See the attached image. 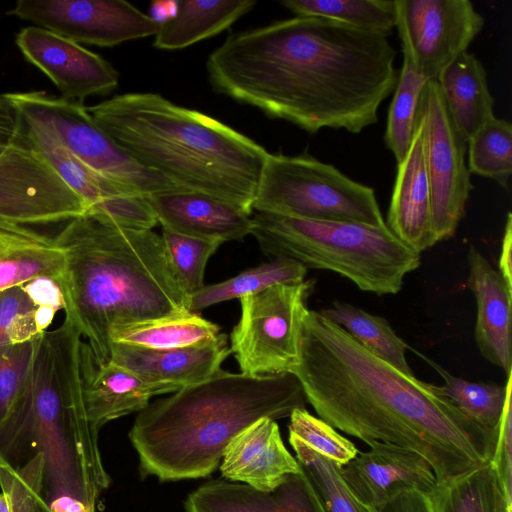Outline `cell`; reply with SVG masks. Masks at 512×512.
<instances>
[{
    "instance_id": "1",
    "label": "cell",
    "mask_w": 512,
    "mask_h": 512,
    "mask_svg": "<svg viewBox=\"0 0 512 512\" xmlns=\"http://www.w3.org/2000/svg\"><path fill=\"white\" fill-rule=\"evenodd\" d=\"M396 50L383 35L295 16L231 33L207 60L213 89L315 134L378 121L394 91Z\"/></svg>"
},
{
    "instance_id": "2",
    "label": "cell",
    "mask_w": 512,
    "mask_h": 512,
    "mask_svg": "<svg viewBox=\"0 0 512 512\" xmlns=\"http://www.w3.org/2000/svg\"><path fill=\"white\" fill-rule=\"evenodd\" d=\"M320 419L367 443L421 455L437 483L491 462L497 431L478 425L444 394L369 352L346 330L307 310L292 373Z\"/></svg>"
},
{
    "instance_id": "3",
    "label": "cell",
    "mask_w": 512,
    "mask_h": 512,
    "mask_svg": "<svg viewBox=\"0 0 512 512\" xmlns=\"http://www.w3.org/2000/svg\"><path fill=\"white\" fill-rule=\"evenodd\" d=\"M65 255L60 287L66 319L95 359L110 360L113 328L189 310L161 236L116 226L92 214L74 218L52 239Z\"/></svg>"
},
{
    "instance_id": "4",
    "label": "cell",
    "mask_w": 512,
    "mask_h": 512,
    "mask_svg": "<svg viewBox=\"0 0 512 512\" xmlns=\"http://www.w3.org/2000/svg\"><path fill=\"white\" fill-rule=\"evenodd\" d=\"M86 109L144 168L183 191L208 195L252 214L269 154L254 140L156 93L116 95Z\"/></svg>"
},
{
    "instance_id": "5",
    "label": "cell",
    "mask_w": 512,
    "mask_h": 512,
    "mask_svg": "<svg viewBox=\"0 0 512 512\" xmlns=\"http://www.w3.org/2000/svg\"><path fill=\"white\" fill-rule=\"evenodd\" d=\"M307 403L291 373L250 376L218 370L139 412L129 438L142 473L162 481L208 476L229 442L253 422L289 417Z\"/></svg>"
},
{
    "instance_id": "6",
    "label": "cell",
    "mask_w": 512,
    "mask_h": 512,
    "mask_svg": "<svg viewBox=\"0 0 512 512\" xmlns=\"http://www.w3.org/2000/svg\"><path fill=\"white\" fill-rule=\"evenodd\" d=\"M81 337L66 318L40 336L28 383L0 432V453L7 459L30 444L44 457V488L52 496L69 494L86 502L73 443L77 449H89L98 434L84 407Z\"/></svg>"
},
{
    "instance_id": "7",
    "label": "cell",
    "mask_w": 512,
    "mask_h": 512,
    "mask_svg": "<svg viewBox=\"0 0 512 512\" xmlns=\"http://www.w3.org/2000/svg\"><path fill=\"white\" fill-rule=\"evenodd\" d=\"M251 234L267 255L333 271L360 290L378 295L398 293L404 277L421 261L420 253L387 226L256 212Z\"/></svg>"
},
{
    "instance_id": "8",
    "label": "cell",
    "mask_w": 512,
    "mask_h": 512,
    "mask_svg": "<svg viewBox=\"0 0 512 512\" xmlns=\"http://www.w3.org/2000/svg\"><path fill=\"white\" fill-rule=\"evenodd\" d=\"M253 210L310 220L386 226L373 188L306 153L268 154Z\"/></svg>"
},
{
    "instance_id": "9",
    "label": "cell",
    "mask_w": 512,
    "mask_h": 512,
    "mask_svg": "<svg viewBox=\"0 0 512 512\" xmlns=\"http://www.w3.org/2000/svg\"><path fill=\"white\" fill-rule=\"evenodd\" d=\"M6 95L22 117L44 126L75 158L100 176L145 197L183 191L128 155L96 124L83 103L44 91Z\"/></svg>"
},
{
    "instance_id": "10",
    "label": "cell",
    "mask_w": 512,
    "mask_h": 512,
    "mask_svg": "<svg viewBox=\"0 0 512 512\" xmlns=\"http://www.w3.org/2000/svg\"><path fill=\"white\" fill-rule=\"evenodd\" d=\"M313 281L279 284L240 299L241 316L230 335V350L241 373H292L299 361L302 319Z\"/></svg>"
},
{
    "instance_id": "11",
    "label": "cell",
    "mask_w": 512,
    "mask_h": 512,
    "mask_svg": "<svg viewBox=\"0 0 512 512\" xmlns=\"http://www.w3.org/2000/svg\"><path fill=\"white\" fill-rule=\"evenodd\" d=\"M88 211L21 126L12 141L0 144V230L31 234L29 226L70 221Z\"/></svg>"
},
{
    "instance_id": "12",
    "label": "cell",
    "mask_w": 512,
    "mask_h": 512,
    "mask_svg": "<svg viewBox=\"0 0 512 512\" xmlns=\"http://www.w3.org/2000/svg\"><path fill=\"white\" fill-rule=\"evenodd\" d=\"M416 121L422 129L432 228L438 242L455 233L473 188L471 173L465 163L467 140L452 121L436 81L425 84Z\"/></svg>"
},
{
    "instance_id": "13",
    "label": "cell",
    "mask_w": 512,
    "mask_h": 512,
    "mask_svg": "<svg viewBox=\"0 0 512 512\" xmlns=\"http://www.w3.org/2000/svg\"><path fill=\"white\" fill-rule=\"evenodd\" d=\"M397 15L402 53L428 81L437 82L484 26L469 0H397Z\"/></svg>"
},
{
    "instance_id": "14",
    "label": "cell",
    "mask_w": 512,
    "mask_h": 512,
    "mask_svg": "<svg viewBox=\"0 0 512 512\" xmlns=\"http://www.w3.org/2000/svg\"><path fill=\"white\" fill-rule=\"evenodd\" d=\"M7 13L78 44L100 47L156 35L160 29L123 0H19Z\"/></svg>"
},
{
    "instance_id": "15",
    "label": "cell",
    "mask_w": 512,
    "mask_h": 512,
    "mask_svg": "<svg viewBox=\"0 0 512 512\" xmlns=\"http://www.w3.org/2000/svg\"><path fill=\"white\" fill-rule=\"evenodd\" d=\"M15 43L65 100L83 103L89 96L108 94L118 86L119 75L109 62L59 34L27 26L17 33Z\"/></svg>"
},
{
    "instance_id": "16",
    "label": "cell",
    "mask_w": 512,
    "mask_h": 512,
    "mask_svg": "<svg viewBox=\"0 0 512 512\" xmlns=\"http://www.w3.org/2000/svg\"><path fill=\"white\" fill-rule=\"evenodd\" d=\"M366 444L368 451H358L341 467L343 479L365 507H381L407 491L430 493L436 486L431 466L418 453L376 440Z\"/></svg>"
},
{
    "instance_id": "17",
    "label": "cell",
    "mask_w": 512,
    "mask_h": 512,
    "mask_svg": "<svg viewBox=\"0 0 512 512\" xmlns=\"http://www.w3.org/2000/svg\"><path fill=\"white\" fill-rule=\"evenodd\" d=\"M80 373L86 416L98 434L107 422L145 409L152 397L179 389L146 381L111 361L97 362L87 342L81 341Z\"/></svg>"
},
{
    "instance_id": "18",
    "label": "cell",
    "mask_w": 512,
    "mask_h": 512,
    "mask_svg": "<svg viewBox=\"0 0 512 512\" xmlns=\"http://www.w3.org/2000/svg\"><path fill=\"white\" fill-rule=\"evenodd\" d=\"M186 512H325L306 473L288 474L271 491L228 481H211L192 492Z\"/></svg>"
},
{
    "instance_id": "19",
    "label": "cell",
    "mask_w": 512,
    "mask_h": 512,
    "mask_svg": "<svg viewBox=\"0 0 512 512\" xmlns=\"http://www.w3.org/2000/svg\"><path fill=\"white\" fill-rule=\"evenodd\" d=\"M223 477L257 490L271 491L288 474L301 471L285 447L275 420L261 418L239 432L227 445L220 465Z\"/></svg>"
},
{
    "instance_id": "20",
    "label": "cell",
    "mask_w": 512,
    "mask_h": 512,
    "mask_svg": "<svg viewBox=\"0 0 512 512\" xmlns=\"http://www.w3.org/2000/svg\"><path fill=\"white\" fill-rule=\"evenodd\" d=\"M230 354L227 335L220 333L212 343L178 349L157 350L111 343L109 361L146 381L181 389L211 377Z\"/></svg>"
},
{
    "instance_id": "21",
    "label": "cell",
    "mask_w": 512,
    "mask_h": 512,
    "mask_svg": "<svg viewBox=\"0 0 512 512\" xmlns=\"http://www.w3.org/2000/svg\"><path fill=\"white\" fill-rule=\"evenodd\" d=\"M147 198L162 228L179 234L223 243L252 232L251 215L208 195L175 191Z\"/></svg>"
},
{
    "instance_id": "22",
    "label": "cell",
    "mask_w": 512,
    "mask_h": 512,
    "mask_svg": "<svg viewBox=\"0 0 512 512\" xmlns=\"http://www.w3.org/2000/svg\"><path fill=\"white\" fill-rule=\"evenodd\" d=\"M385 224L400 241L419 253L436 243L423 156L422 129L417 121L408 151L403 160L397 163Z\"/></svg>"
},
{
    "instance_id": "23",
    "label": "cell",
    "mask_w": 512,
    "mask_h": 512,
    "mask_svg": "<svg viewBox=\"0 0 512 512\" xmlns=\"http://www.w3.org/2000/svg\"><path fill=\"white\" fill-rule=\"evenodd\" d=\"M469 277L467 286L477 303L475 339L484 358L510 373L511 358V297L500 272L474 247L468 251Z\"/></svg>"
},
{
    "instance_id": "24",
    "label": "cell",
    "mask_w": 512,
    "mask_h": 512,
    "mask_svg": "<svg viewBox=\"0 0 512 512\" xmlns=\"http://www.w3.org/2000/svg\"><path fill=\"white\" fill-rule=\"evenodd\" d=\"M437 82L452 121L467 141L495 116L487 72L474 54H460Z\"/></svg>"
},
{
    "instance_id": "25",
    "label": "cell",
    "mask_w": 512,
    "mask_h": 512,
    "mask_svg": "<svg viewBox=\"0 0 512 512\" xmlns=\"http://www.w3.org/2000/svg\"><path fill=\"white\" fill-rule=\"evenodd\" d=\"M255 0L178 1L175 16L160 25L153 45L178 50L228 29L251 11Z\"/></svg>"
},
{
    "instance_id": "26",
    "label": "cell",
    "mask_w": 512,
    "mask_h": 512,
    "mask_svg": "<svg viewBox=\"0 0 512 512\" xmlns=\"http://www.w3.org/2000/svg\"><path fill=\"white\" fill-rule=\"evenodd\" d=\"M65 267L64 252L52 239L35 232L0 230V292L38 277H49L60 284Z\"/></svg>"
},
{
    "instance_id": "27",
    "label": "cell",
    "mask_w": 512,
    "mask_h": 512,
    "mask_svg": "<svg viewBox=\"0 0 512 512\" xmlns=\"http://www.w3.org/2000/svg\"><path fill=\"white\" fill-rule=\"evenodd\" d=\"M219 335L218 325L196 312L184 311L113 328L110 340L111 343L166 350L209 344Z\"/></svg>"
},
{
    "instance_id": "28",
    "label": "cell",
    "mask_w": 512,
    "mask_h": 512,
    "mask_svg": "<svg viewBox=\"0 0 512 512\" xmlns=\"http://www.w3.org/2000/svg\"><path fill=\"white\" fill-rule=\"evenodd\" d=\"M429 494L433 512H512L491 462L437 483Z\"/></svg>"
},
{
    "instance_id": "29",
    "label": "cell",
    "mask_w": 512,
    "mask_h": 512,
    "mask_svg": "<svg viewBox=\"0 0 512 512\" xmlns=\"http://www.w3.org/2000/svg\"><path fill=\"white\" fill-rule=\"evenodd\" d=\"M307 268L300 262L275 257L272 261L247 269L225 281L204 285L189 296V310L198 313L211 305L241 299L279 284H296L305 280Z\"/></svg>"
},
{
    "instance_id": "30",
    "label": "cell",
    "mask_w": 512,
    "mask_h": 512,
    "mask_svg": "<svg viewBox=\"0 0 512 512\" xmlns=\"http://www.w3.org/2000/svg\"><path fill=\"white\" fill-rule=\"evenodd\" d=\"M319 312L346 330L372 354L400 371L414 375L406 359L408 345L385 318L337 300L329 308Z\"/></svg>"
},
{
    "instance_id": "31",
    "label": "cell",
    "mask_w": 512,
    "mask_h": 512,
    "mask_svg": "<svg viewBox=\"0 0 512 512\" xmlns=\"http://www.w3.org/2000/svg\"><path fill=\"white\" fill-rule=\"evenodd\" d=\"M296 16L330 19L388 37L397 25V0H283Z\"/></svg>"
},
{
    "instance_id": "32",
    "label": "cell",
    "mask_w": 512,
    "mask_h": 512,
    "mask_svg": "<svg viewBox=\"0 0 512 512\" xmlns=\"http://www.w3.org/2000/svg\"><path fill=\"white\" fill-rule=\"evenodd\" d=\"M427 81L415 68L411 59L403 54V63L389 107L384 134L385 144L397 163L405 157L413 138L418 104Z\"/></svg>"
},
{
    "instance_id": "33",
    "label": "cell",
    "mask_w": 512,
    "mask_h": 512,
    "mask_svg": "<svg viewBox=\"0 0 512 512\" xmlns=\"http://www.w3.org/2000/svg\"><path fill=\"white\" fill-rule=\"evenodd\" d=\"M296 459L311 481L325 512H371L353 495L341 474V466L289 435Z\"/></svg>"
},
{
    "instance_id": "34",
    "label": "cell",
    "mask_w": 512,
    "mask_h": 512,
    "mask_svg": "<svg viewBox=\"0 0 512 512\" xmlns=\"http://www.w3.org/2000/svg\"><path fill=\"white\" fill-rule=\"evenodd\" d=\"M419 354L443 378L444 394L469 419L491 431H497L506 398V386L493 383L471 382L455 377L426 356Z\"/></svg>"
},
{
    "instance_id": "35",
    "label": "cell",
    "mask_w": 512,
    "mask_h": 512,
    "mask_svg": "<svg viewBox=\"0 0 512 512\" xmlns=\"http://www.w3.org/2000/svg\"><path fill=\"white\" fill-rule=\"evenodd\" d=\"M468 170L506 187L512 173V126L495 116L467 141Z\"/></svg>"
},
{
    "instance_id": "36",
    "label": "cell",
    "mask_w": 512,
    "mask_h": 512,
    "mask_svg": "<svg viewBox=\"0 0 512 512\" xmlns=\"http://www.w3.org/2000/svg\"><path fill=\"white\" fill-rule=\"evenodd\" d=\"M161 239L168 265L181 288L189 296L200 290L204 286L207 262L222 243L166 228H162Z\"/></svg>"
},
{
    "instance_id": "37",
    "label": "cell",
    "mask_w": 512,
    "mask_h": 512,
    "mask_svg": "<svg viewBox=\"0 0 512 512\" xmlns=\"http://www.w3.org/2000/svg\"><path fill=\"white\" fill-rule=\"evenodd\" d=\"M39 338L0 346V432L28 383Z\"/></svg>"
},
{
    "instance_id": "38",
    "label": "cell",
    "mask_w": 512,
    "mask_h": 512,
    "mask_svg": "<svg viewBox=\"0 0 512 512\" xmlns=\"http://www.w3.org/2000/svg\"><path fill=\"white\" fill-rule=\"evenodd\" d=\"M289 417V435L297 437L341 467L357 455L358 449L353 442L340 435L322 419L310 414L305 408L295 409Z\"/></svg>"
},
{
    "instance_id": "39",
    "label": "cell",
    "mask_w": 512,
    "mask_h": 512,
    "mask_svg": "<svg viewBox=\"0 0 512 512\" xmlns=\"http://www.w3.org/2000/svg\"><path fill=\"white\" fill-rule=\"evenodd\" d=\"M37 308L21 286L0 292V346L31 341L45 333L37 321Z\"/></svg>"
},
{
    "instance_id": "40",
    "label": "cell",
    "mask_w": 512,
    "mask_h": 512,
    "mask_svg": "<svg viewBox=\"0 0 512 512\" xmlns=\"http://www.w3.org/2000/svg\"><path fill=\"white\" fill-rule=\"evenodd\" d=\"M506 398L504 408L497 426L496 443L493 458V464L498 477L503 485L507 497L512 500V404H511V390H512V371L507 374Z\"/></svg>"
},
{
    "instance_id": "41",
    "label": "cell",
    "mask_w": 512,
    "mask_h": 512,
    "mask_svg": "<svg viewBox=\"0 0 512 512\" xmlns=\"http://www.w3.org/2000/svg\"><path fill=\"white\" fill-rule=\"evenodd\" d=\"M38 307L64 310L65 302L60 284L49 277H38L21 286Z\"/></svg>"
},
{
    "instance_id": "42",
    "label": "cell",
    "mask_w": 512,
    "mask_h": 512,
    "mask_svg": "<svg viewBox=\"0 0 512 512\" xmlns=\"http://www.w3.org/2000/svg\"><path fill=\"white\" fill-rule=\"evenodd\" d=\"M371 512H433L430 494L412 490L404 492Z\"/></svg>"
},
{
    "instance_id": "43",
    "label": "cell",
    "mask_w": 512,
    "mask_h": 512,
    "mask_svg": "<svg viewBox=\"0 0 512 512\" xmlns=\"http://www.w3.org/2000/svg\"><path fill=\"white\" fill-rule=\"evenodd\" d=\"M20 117L7 98L6 93H0V144L12 141L19 133Z\"/></svg>"
},
{
    "instance_id": "44",
    "label": "cell",
    "mask_w": 512,
    "mask_h": 512,
    "mask_svg": "<svg viewBox=\"0 0 512 512\" xmlns=\"http://www.w3.org/2000/svg\"><path fill=\"white\" fill-rule=\"evenodd\" d=\"M512 216L509 212L505 224L504 234L502 238L501 253L499 257V272L512 290Z\"/></svg>"
},
{
    "instance_id": "45",
    "label": "cell",
    "mask_w": 512,
    "mask_h": 512,
    "mask_svg": "<svg viewBox=\"0 0 512 512\" xmlns=\"http://www.w3.org/2000/svg\"><path fill=\"white\" fill-rule=\"evenodd\" d=\"M50 512H95L96 508L92 507L85 501L69 494H60L53 496L47 502Z\"/></svg>"
},
{
    "instance_id": "46",
    "label": "cell",
    "mask_w": 512,
    "mask_h": 512,
    "mask_svg": "<svg viewBox=\"0 0 512 512\" xmlns=\"http://www.w3.org/2000/svg\"><path fill=\"white\" fill-rule=\"evenodd\" d=\"M177 8L178 1H154L149 16L161 25L175 16Z\"/></svg>"
}]
</instances>
